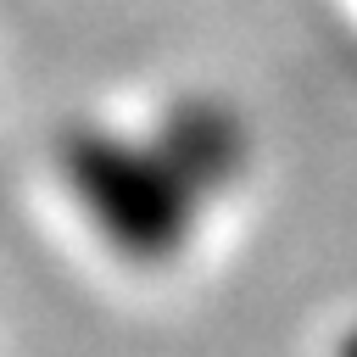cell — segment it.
I'll use <instances>...</instances> for the list:
<instances>
[{
  "mask_svg": "<svg viewBox=\"0 0 357 357\" xmlns=\"http://www.w3.org/2000/svg\"><path fill=\"white\" fill-rule=\"evenodd\" d=\"M61 184L78 218L134 268L173 262L206 201H218L251 162V134L234 106L212 95L173 100L151 134L78 123L56 145Z\"/></svg>",
  "mask_w": 357,
  "mask_h": 357,
  "instance_id": "6da1fadb",
  "label": "cell"
}]
</instances>
